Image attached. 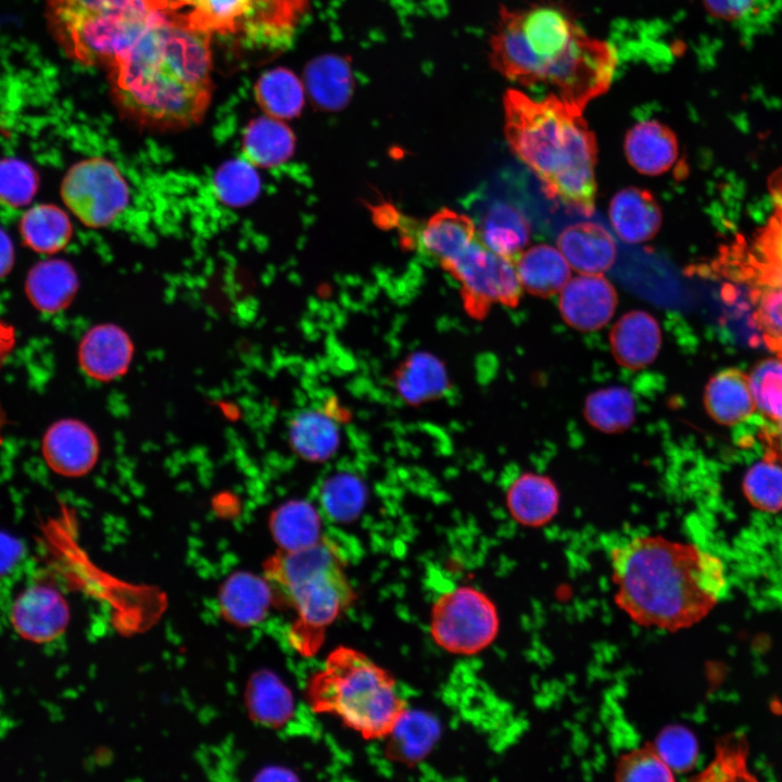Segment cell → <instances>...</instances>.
<instances>
[{
	"mask_svg": "<svg viewBox=\"0 0 782 782\" xmlns=\"http://www.w3.org/2000/svg\"><path fill=\"white\" fill-rule=\"evenodd\" d=\"M499 629L500 616L494 602L470 585L441 594L431 609V636L449 653L477 654L492 644Z\"/></svg>",
	"mask_w": 782,
	"mask_h": 782,
	"instance_id": "obj_9",
	"label": "cell"
},
{
	"mask_svg": "<svg viewBox=\"0 0 782 782\" xmlns=\"http://www.w3.org/2000/svg\"><path fill=\"white\" fill-rule=\"evenodd\" d=\"M438 734L439 727L432 717L406 709L388 735L391 755L401 760H418L430 751Z\"/></svg>",
	"mask_w": 782,
	"mask_h": 782,
	"instance_id": "obj_34",
	"label": "cell"
},
{
	"mask_svg": "<svg viewBox=\"0 0 782 782\" xmlns=\"http://www.w3.org/2000/svg\"><path fill=\"white\" fill-rule=\"evenodd\" d=\"M60 195L83 225L104 228L126 210L129 187L112 161L91 156L67 169L61 181Z\"/></svg>",
	"mask_w": 782,
	"mask_h": 782,
	"instance_id": "obj_11",
	"label": "cell"
},
{
	"mask_svg": "<svg viewBox=\"0 0 782 782\" xmlns=\"http://www.w3.org/2000/svg\"><path fill=\"white\" fill-rule=\"evenodd\" d=\"M273 602V591L266 578L249 572L229 576L218 592L220 614L228 622L238 627L260 623Z\"/></svg>",
	"mask_w": 782,
	"mask_h": 782,
	"instance_id": "obj_20",
	"label": "cell"
},
{
	"mask_svg": "<svg viewBox=\"0 0 782 782\" xmlns=\"http://www.w3.org/2000/svg\"><path fill=\"white\" fill-rule=\"evenodd\" d=\"M41 452L49 468L64 477H80L94 466L99 446L94 433L84 422L65 418L43 434Z\"/></svg>",
	"mask_w": 782,
	"mask_h": 782,
	"instance_id": "obj_14",
	"label": "cell"
},
{
	"mask_svg": "<svg viewBox=\"0 0 782 782\" xmlns=\"http://www.w3.org/2000/svg\"><path fill=\"white\" fill-rule=\"evenodd\" d=\"M504 136L546 195L590 216L595 209L597 143L583 116L554 92L534 99L509 88L503 96Z\"/></svg>",
	"mask_w": 782,
	"mask_h": 782,
	"instance_id": "obj_4",
	"label": "cell"
},
{
	"mask_svg": "<svg viewBox=\"0 0 782 782\" xmlns=\"http://www.w3.org/2000/svg\"><path fill=\"white\" fill-rule=\"evenodd\" d=\"M768 250L772 260L782 269V222L772 230L769 237Z\"/></svg>",
	"mask_w": 782,
	"mask_h": 782,
	"instance_id": "obj_49",
	"label": "cell"
},
{
	"mask_svg": "<svg viewBox=\"0 0 782 782\" xmlns=\"http://www.w3.org/2000/svg\"><path fill=\"white\" fill-rule=\"evenodd\" d=\"M18 231L23 242L33 251L52 255L71 241L73 226L67 213L54 204H36L20 218Z\"/></svg>",
	"mask_w": 782,
	"mask_h": 782,
	"instance_id": "obj_28",
	"label": "cell"
},
{
	"mask_svg": "<svg viewBox=\"0 0 782 782\" xmlns=\"http://www.w3.org/2000/svg\"><path fill=\"white\" fill-rule=\"evenodd\" d=\"M442 268L459 283L464 307L474 318H483L492 304L514 307L519 303L522 287L515 263L491 251L479 234Z\"/></svg>",
	"mask_w": 782,
	"mask_h": 782,
	"instance_id": "obj_10",
	"label": "cell"
},
{
	"mask_svg": "<svg viewBox=\"0 0 782 782\" xmlns=\"http://www.w3.org/2000/svg\"><path fill=\"white\" fill-rule=\"evenodd\" d=\"M133 352V342L122 328L113 324H100L83 337L78 346V362L90 378L111 381L127 371Z\"/></svg>",
	"mask_w": 782,
	"mask_h": 782,
	"instance_id": "obj_15",
	"label": "cell"
},
{
	"mask_svg": "<svg viewBox=\"0 0 782 782\" xmlns=\"http://www.w3.org/2000/svg\"><path fill=\"white\" fill-rule=\"evenodd\" d=\"M402 390L409 398H419L433 392L441 382L442 368L437 360L427 354L412 356L403 369Z\"/></svg>",
	"mask_w": 782,
	"mask_h": 782,
	"instance_id": "obj_44",
	"label": "cell"
},
{
	"mask_svg": "<svg viewBox=\"0 0 782 782\" xmlns=\"http://www.w3.org/2000/svg\"><path fill=\"white\" fill-rule=\"evenodd\" d=\"M78 290V277L65 260L48 258L38 262L27 274L25 292L33 306L43 314L65 310Z\"/></svg>",
	"mask_w": 782,
	"mask_h": 782,
	"instance_id": "obj_23",
	"label": "cell"
},
{
	"mask_svg": "<svg viewBox=\"0 0 782 782\" xmlns=\"http://www.w3.org/2000/svg\"><path fill=\"white\" fill-rule=\"evenodd\" d=\"M706 11L716 18L747 25L765 17L770 0H702Z\"/></svg>",
	"mask_w": 782,
	"mask_h": 782,
	"instance_id": "obj_45",
	"label": "cell"
},
{
	"mask_svg": "<svg viewBox=\"0 0 782 782\" xmlns=\"http://www.w3.org/2000/svg\"><path fill=\"white\" fill-rule=\"evenodd\" d=\"M673 772L690 771L698 758V743L692 731L682 726L661 730L653 744Z\"/></svg>",
	"mask_w": 782,
	"mask_h": 782,
	"instance_id": "obj_42",
	"label": "cell"
},
{
	"mask_svg": "<svg viewBox=\"0 0 782 782\" xmlns=\"http://www.w3.org/2000/svg\"><path fill=\"white\" fill-rule=\"evenodd\" d=\"M477 228L481 240L491 251L514 263L531 237L530 224L521 212L501 201L488 207Z\"/></svg>",
	"mask_w": 782,
	"mask_h": 782,
	"instance_id": "obj_27",
	"label": "cell"
},
{
	"mask_svg": "<svg viewBox=\"0 0 782 782\" xmlns=\"http://www.w3.org/2000/svg\"><path fill=\"white\" fill-rule=\"evenodd\" d=\"M520 285L530 294L550 298L559 293L571 276V267L562 252L547 244H537L515 261Z\"/></svg>",
	"mask_w": 782,
	"mask_h": 782,
	"instance_id": "obj_25",
	"label": "cell"
},
{
	"mask_svg": "<svg viewBox=\"0 0 782 782\" xmlns=\"http://www.w3.org/2000/svg\"><path fill=\"white\" fill-rule=\"evenodd\" d=\"M364 488L353 476L338 475L325 482L320 503L326 514L336 521L356 517L364 503Z\"/></svg>",
	"mask_w": 782,
	"mask_h": 782,
	"instance_id": "obj_40",
	"label": "cell"
},
{
	"mask_svg": "<svg viewBox=\"0 0 782 782\" xmlns=\"http://www.w3.org/2000/svg\"><path fill=\"white\" fill-rule=\"evenodd\" d=\"M4 421H5L4 414H3V411L0 405V443L2 441V430H3Z\"/></svg>",
	"mask_w": 782,
	"mask_h": 782,
	"instance_id": "obj_51",
	"label": "cell"
},
{
	"mask_svg": "<svg viewBox=\"0 0 782 782\" xmlns=\"http://www.w3.org/2000/svg\"><path fill=\"white\" fill-rule=\"evenodd\" d=\"M608 215L615 232L627 243L651 240L661 225L657 200L652 192L639 187L618 191L609 203Z\"/></svg>",
	"mask_w": 782,
	"mask_h": 782,
	"instance_id": "obj_19",
	"label": "cell"
},
{
	"mask_svg": "<svg viewBox=\"0 0 782 782\" xmlns=\"http://www.w3.org/2000/svg\"><path fill=\"white\" fill-rule=\"evenodd\" d=\"M255 98L270 117L289 119L299 115L304 104V89L289 70L275 68L265 73L255 85Z\"/></svg>",
	"mask_w": 782,
	"mask_h": 782,
	"instance_id": "obj_32",
	"label": "cell"
},
{
	"mask_svg": "<svg viewBox=\"0 0 782 782\" xmlns=\"http://www.w3.org/2000/svg\"><path fill=\"white\" fill-rule=\"evenodd\" d=\"M270 531L283 551L301 550L321 540L319 516L305 502L280 506L270 518Z\"/></svg>",
	"mask_w": 782,
	"mask_h": 782,
	"instance_id": "obj_30",
	"label": "cell"
},
{
	"mask_svg": "<svg viewBox=\"0 0 782 782\" xmlns=\"http://www.w3.org/2000/svg\"><path fill=\"white\" fill-rule=\"evenodd\" d=\"M38 187L39 177L31 165L16 157L0 160V203L24 207L34 199Z\"/></svg>",
	"mask_w": 782,
	"mask_h": 782,
	"instance_id": "obj_38",
	"label": "cell"
},
{
	"mask_svg": "<svg viewBox=\"0 0 782 782\" xmlns=\"http://www.w3.org/2000/svg\"><path fill=\"white\" fill-rule=\"evenodd\" d=\"M704 406L719 425L734 426L756 411L749 377L737 368H726L714 375L704 390Z\"/></svg>",
	"mask_w": 782,
	"mask_h": 782,
	"instance_id": "obj_22",
	"label": "cell"
},
{
	"mask_svg": "<svg viewBox=\"0 0 782 782\" xmlns=\"http://www.w3.org/2000/svg\"><path fill=\"white\" fill-rule=\"evenodd\" d=\"M16 342V333L13 326L0 320V368L13 351Z\"/></svg>",
	"mask_w": 782,
	"mask_h": 782,
	"instance_id": "obj_48",
	"label": "cell"
},
{
	"mask_svg": "<svg viewBox=\"0 0 782 782\" xmlns=\"http://www.w3.org/2000/svg\"><path fill=\"white\" fill-rule=\"evenodd\" d=\"M623 148L629 164L648 176L666 173L679 155L676 134L656 119L641 121L629 128Z\"/></svg>",
	"mask_w": 782,
	"mask_h": 782,
	"instance_id": "obj_18",
	"label": "cell"
},
{
	"mask_svg": "<svg viewBox=\"0 0 782 782\" xmlns=\"http://www.w3.org/2000/svg\"><path fill=\"white\" fill-rule=\"evenodd\" d=\"M168 0H47L52 35L84 65L109 66L152 25L168 18Z\"/></svg>",
	"mask_w": 782,
	"mask_h": 782,
	"instance_id": "obj_7",
	"label": "cell"
},
{
	"mask_svg": "<svg viewBox=\"0 0 782 782\" xmlns=\"http://www.w3.org/2000/svg\"><path fill=\"white\" fill-rule=\"evenodd\" d=\"M10 620L15 632L37 644L60 638L70 621L64 596L48 583H36L23 590L13 602Z\"/></svg>",
	"mask_w": 782,
	"mask_h": 782,
	"instance_id": "obj_12",
	"label": "cell"
},
{
	"mask_svg": "<svg viewBox=\"0 0 782 782\" xmlns=\"http://www.w3.org/2000/svg\"><path fill=\"white\" fill-rule=\"evenodd\" d=\"M214 184L218 197L235 206L249 203L260 190V178L255 167L244 159L234 160L220 166Z\"/></svg>",
	"mask_w": 782,
	"mask_h": 782,
	"instance_id": "obj_39",
	"label": "cell"
},
{
	"mask_svg": "<svg viewBox=\"0 0 782 782\" xmlns=\"http://www.w3.org/2000/svg\"><path fill=\"white\" fill-rule=\"evenodd\" d=\"M614 601L641 627L676 632L703 620L727 590L721 560L694 544L636 534L609 552Z\"/></svg>",
	"mask_w": 782,
	"mask_h": 782,
	"instance_id": "obj_3",
	"label": "cell"
},
{
	"mask_svg": "<svg viewBox=\"0 0 782 782\" xmlns=\"http://www.w3.org/2000/svg\"><path fill=\"white\" fill-rule=\"evenodd\" d=\"M756 409L767 418L782 419V358L759 362L748 375Z\"/></svg>",
	"mask_w": 782,
	"mask_h": 782,
	"instance_id": "obj_37",
	"label": "cell"
},
{
	"mask_svg": "<svg viewBox=\"0 0 782 782\" xmlns=\"http://www.w3.org/2000/svg\"><path fill=\"white\" fill-rule=\"evenodd\" d=\"M558 308L566 324L579 331H595L613 318L618 297L603 274H580L559 292Z\"/></svg>",
	"mask_w": 782,
	"mask_h": 782,
	"instance_id": "obj_13",
	"label": "cell"
},
{
	"mask_svg": "<svg viewBox=\"0 0 782 782\" xmlns=\"http://www.w3.org/2000/svg\"><path fill=\"white\" fill-rule=\"evenodd\" d=\"M171 20L209 36L279 47L289 42L308 0H168Z\"/></svg>",
	"mask_w": 782,
	"mask_h": 782,
	"instance_id": "obj_8",
	"label": "cell"
},
{
	"mask_svg": "<svg viewBox=\"0 0 782 782\" xmlns=\"http://www.w3.org/2000/svg\"><path fill=\"white\" fill-rule=\"evenodd\" d=\"M557 247L568 264L579 274H603L616 261L617 248L608 230L593 222H579L565 227L557 237Z\"/></svg>",
	"mask_w": 782,
	"mask_h": 782,
	"instance_id": "obj_17",
	"label": "cell"
},
{
	"mask_svg": "<svg viewBox=\"0 0 782 782\" xmlns=\"http://www.w3.org/2000/svg\"><path fill=\"white\" fill-rule=\"evenodd\" d=\"M478 236L467 215L451 209L436 212L416 236L418 249L441 267L458 256Z\"/></svg>",
	"mask_w": 782,
	"mask_h": 782,
	"instance_id": "obj_21",
	"label": "cell"
},
{
	"mask_svg": "<svg viewBox=\"0 0 782 782\" xmlns=\"http://www.w3.org/2000/svg\"><path fill=\"white\" fill-rule=\"evenodd\" d=\"M489 62L507 80L524 87L546 86L584 110L610 87L617 55L563 5L539 1L500 10L489 40Z\"/></svg>",
	"mask_w": 782,
	"mask_h": 782,
	"instance_id": "obj_1",
	"label": "cell"
},
{
	"mask_svg": "<svg viewBox=\"0 0 782 782\" xmlns=\"http://www.w3.org/2000/svg\"><path fill=\"white\" fill-rule=\"evenodd\" d=\"M264 570L274 601L295 613L292 644L300 652L315 651L325 629L355 597L338 551L324 540L301 550H280Z\"/></svg>",
	"mask_w": 782,
	"mask_h": 782,
	"instance_id": "obj_5",
	"label": "cell"
},
{
	"mask_svg": "<svg viewBox=\"0 0 782 782\" xmlns=\"http://www.w3.org/2000/svg\"><path fill=\"white\" fill-rule=\"evenodd\" d=\"M609 344L616 362L628 369H641L658 355L661 330L657 319L645 311L623 314L611 327Z\"/></svg>",
	"mask_w": 782,
	"mask_h": 782,
	"instance_id": "obj_16",
	"label": "cell"
},
{
	"mask_svg": "<svg viewBox=\"0 0 782 782\" xmlns=\"http://www.w3.org/2000/svg\"><path fill=\"white\" fill-rule=\"evenodd\" d=\"M14 264V249L10 237L0 228V278L5 277Z\"/></svg>",
	"mask_w": 782,
	"mask_h": 782,
	"instance_id": "obj_47",
	"label": "cell"
},
{
	"mask_svg": "<svg viewBox=\"0 0 782 782\" xmlns=\"http://www.w3.org/2000/svg\"><path fill=\"white\" fill-rule=\"evenodd\" d=\"M635 400L632 393L619 386L592 392L585 400L583 414L588 422L604 433H619L634 421Z\"/></svg>",
	"mask_w": 782,
	"mask_h": 782,
	"instance_id": "obj_31",
	"label": "cell"
},
{
	"mask_svg": "<svg viewBox=\"0 0 782 782\" xmlns=\"http://www.w3.org/2000/svg\"><path fill=\"white\" fill-rule=\"evenodd\" d=\"M21 557L22 546L20 542L0 531V576L9 572Z\"/></svg>",
	"mask_w": 782,
	"mask_h": 782,
	"instance_id": "obj_46",
	"label": "cell"
},
{
	"mask_svg": "<svg viewBox=\"0 0 782 782\" xmlns=\"http://www.w3.org/2000/svg\"><path fill=\"white\" fill-rule=\"evenodd\" d=\"M251 718L265 727L279 728L293 715L294 702L288 686L273 672H255L245 689Z\"/></svg>",
	"mask_w": 782,
	"mask_h": 782,
	"instance_id": "obj_29",
	"label": "cell"
},
{
	"mask_svg": "<svg viewBox=\"0 0 782 782\" xmlns=\"http://www.w3.org/2000/svg\"><path fill=\"white\" fill-rule=\"evenodd\" d=\"M211 36L169 17L146 29L108 66L123 116L155 131L197 125L212 98Z\"/></svg>",
	"mask_w": 782,
	"mask_h": 782,
	"instance_id": "obj_2",
	"label": "cell"
},
{
	"mask_svg": "<svg viewBox=\"0 0 782 782\" xmlns=\"http://www.w3.org/2000/svg\"><path fill=\"white\" fill-rule=\"evenodd\" d=\"M506 501L516 521L528 527H540L556 515L559 493L548 477L525 472L509 485Z\"/></svg>",
	"mask_w": 782,
	"mask_h": 782,
	"instance_id": "obj_24",
	"label": "cell"
},
{
	"mask_svg": "<svg viewBox=\"0 0 782 782\" xmlns=\"http://www.w3.org/2000/svg\"><path fill=\"white\" fill-rule=\"evenodd\" d=\"M777 442L782 457V419L778 421Z\"/></svg>",
	"mask_w": 782,
	"mask_h": 782,
	"instance_id": "obj_50",
	"label": "cell"
},
{
	"mask_svg": "<svg viewBox=\"0 0 782 782\" xmlns=\"http://www.w3.org/2000/svg\"><path fill=\"white\" fill-rule=\"evenodd\" d=\"M306 83L311 97L323 109L338 110L348 101L351 90L349 68L338 59L314 61L306 70Z\"/></svg>",
	"mask_w": 782,
	"mask_h": 782,
	"instance_id": "obj_35",
	"label": "cell"
},
{
	"mask_svg": "<svg viewBox=\"0 0 782 782\" xmlns=\"http://www.w3.org/2000/svg\"><path fill=\"white\" fill-rule=\"evenodd\" d=\"M617 781H674L673 771L654 745L638 747L621 755L615 768Z\"/></svg>",
	"mask_w": 782,
	"mask_h": 782,
	"instance_id": "obj_41",
	"label": "cell"
},
{
	"mask_svg": "<svg viewBox=\"0 0 782 782\" xmlns=\"http://www.w3.org/2000/svg\"><path fill=\"white\" fill-rule=\"evenodd\" d=\"M289 434L295 452L311 461L329 457L339 442V430L333 420L315 409L298 414L290 425Z\"/></svg>",
	"mask_w": 782,
	"mask_h": 782,
	"instance_id": "obj_33",
	"label": "cell"
},
{
	"mask_svg": "<svg viewBox=\"0 0 782 782\" xmlns=\"http://www.w3.org/2000/svg\"><path fill=\"white\" fill-rule=\"evenodd\" d=\"M743 491L757 509L777 513L782 509V464L774 456L755 463L745 474Z\"/></svg>",
	"mask_w": 782,
	"mask_h": 782,
	"instance_id": "obj_36",
	"label": "cell"
},
{
	"mask_svg": "<svg viewBox=\"0 0 782 782\" xmlns=\"http://www.w3.org/2000/svg\"><path fill=\"white\" fill-rule=\"evenodd\" d=\"M295 137L281 119L262 116L245 127L242 136L243 159L254 167H275L293 154Z\"/></svg>",
	"mask_w": 782,
	"mask_h": 782,
	"instance_id": "obj_26",
	"label": "cell"
},
{
	"mask_svg": "<svg viewBox=\"0 0 782 782\" xmlns=\"http://www.w3.org/2000/svg\"><path fill=\"white\" fill-rule=\"evenodd\" d=\"M312 709L337 716L365 739L390 734L406 710L392 676L365 654L339 646L310 680Z\"/></svg>",
	"mask_w": 782,
	"mask_h": 782,
	"instance_id": "obj_6",
	"label": "cell"
},
{
	"mask_svg": "<svg viewBox=\"0 0 782 782\" xmlns=\"http://www.w3.org/2000/svg\"><path fill=\"white\" fill-rule=\"evenodd\" d=\"M782 358V357H781Z\"/></svg>",
	"mask_w": 782,
	"mask_h": 782,
	"instance_id": "obj_52",
	"label": "cell"
},
{
	"mask_svg": "<svg viewBox=\"0 0 782 782\" xmlns=\"http://www.w3.org/2000/svg\"><path fill=\"white\" fill-rule=\"evenodd\" d=\"M756 321L768 346L782 357V280H774L760 293Z\"/></svg>",
	"mask_w": 782,
	"mask_h": 782,
	"instance_id": "obj_43",
	"label": "cell"
}]
</instances>
